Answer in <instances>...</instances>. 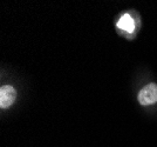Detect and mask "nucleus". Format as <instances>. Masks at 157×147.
Masks as SVG:
<instances>
[{
  "label": "nucleus",
  "mask_w": 157,
  "mask_h": 147,
  "mask_svg": "<svg viewBox=\"0 0 157 147\" xmlns=\"http://www.w3.org/2000/svg\"><path fill=\"white\" fill-rule=\"evenodd\" d=\"M17 98V92L12 86H2L0 89V106L7 108L14 102Z\"/></svg>",
  "instance_id": "nucleus-2"
},
{
  "label": "nucleus",
  "mask_w": 157,
  "mask_h": 147,
  "mask_svg": "<svg viewBox=\"0 0 157 147\" xmlns=\"http://www.w3.org/2000/svg\"><path fill=\"white\" fill-rule=\"evenodd\" d=\"M117 27L125 31V32L131 33L135 30V21H134V19H132V17H131L130 14H123L120 18V20L117 21Z\"/></svg>",
  "instance_id": "nucleus-3"
},
{
  "label": "nucleus",
  "mask_w": 157,
  "mask_h": 147,
  "mask_svg": "<svg viewBox=\"0 0 157 147\" xmlns=\"http://www.w3.org/2000/svg\"><path fill=\"white\" fill-rule=\"evenodd\" d=\"M138 101L141 105L148 106L157 102V85L156 84H149L145 86L138 94Z\"/></svg>",
  "instance_id": "nucleus-1"
}]
</instances>
